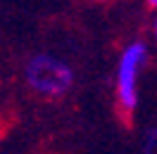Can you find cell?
<instances>
[{"mask_svg": "<svg viewBox=\"0 0 157 154\" xmlns=\"http://www.w3.org/2000/svg\"><path fill=\"white\" fill-rule=\"evenodd\" d=\"M76 74L67 59L52 52H36L24 64V83L43 100H59L74 88Z\"/></svg>", "mask_w": 157, "mask_h": 154, "instance_id": "1", "label": "cell"}, {"mask_svg": "<svg viewBox=\"0 0 157 154\" xmlns=\"http://www.w3.org/2000/svg\"><path fill=\"white\" fill-rule=\"evenodd\" d=\"M147 45L143 40H131L119 52L114 67V102L124 116H131L140 100V76L147 64Z\"/></svg>", "mask_w": 157, "mask_h": 154, "instance_id": "2", "label": "cell"}, {"mask_svg": "<svg viewBox=\"0 0 157 154\" xmlns=\"http://www.w3.org/2000/svg\"><path fill=\"white\" fill-rule=\"evenodd\" d=\"M140 152L143 154H155L157 152V128H147L140 140Z\"/></svg>", "mask_w": 157, "mask_h": 154, "instance_id": "3", "label": "cell"}, {"mask_svg": "<svg viewBox=\"0 0 157 154\" xmlns=\"http://www.w3.org/2000/svg\"><path fill=\"white\" fill-rule=\"evenodd\" d=\"M152 36H155V40H157V14H155V19H152Z\"/></svg>", "mask_w": 157, "mask_h": 154, "instance_id": "4", "label": "cell"}, {"mask_svg": "<svg viewBox=\"0 0 157 154\" xmlns=\"http://www.w3.org/2000/svg\"><path fill=\"white\" fill-rule=\"evenodd\" d=\"M147 5H150V7H155V10H157V0H147Z\"/></svg>", "mask_w": 157, "mask_h": 154, "instance_id": "5", "label": "cell"}, {"mask_svg": "<svg viewBox=\"0 0 157 154\" xmlns=\"http://www.w3.org/2000/svg\"><path fill=\"white\" fill-rule=\"evenodd\" d=\"M100 2H105V0H100Z\"/></svg>", "mask_w": 157, "mask_h": 154, "instance_id": "6", "label": "cell"}]
</instances>
